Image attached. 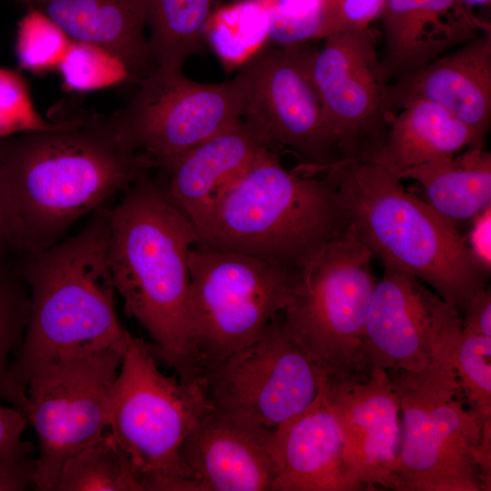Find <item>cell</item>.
I'll return each instance as SVG.
<instances>
[{
    "mask_svg": "<svg viewBox=\"0 0 491 491\" xmlns=\"http://www.w3.org/2000/svg\"><path fill=\"white\" fill-rule=\"evenodd\" d=\"M156 168L121 141L105 115L78 116L0 138V198L8 251L58 242L83 216Z\"/></svg>",
    "mask_w": 491,
    "mask_h": 491,
    "instance_id": "cell-1",
    "label": "cell"
},
{
    "mask_svg": "<svg viewBox=\"0 0 491 491\" xmlns=\"http://www.w3.org/2000/svg\"><path fill=\"white\" fill-rule=\"evenodd\" d=\"M110 211L99 208L75 235L18 266L29 291L28 319L2 399L18 408L41 367L110 346L124 348L128 331L115 308L109 263Z\"/></svg>",
    "mask_w": 491,
    "mask_h": 491,
    "instance_id": "cell-2",
    "label": "cell"
},
{
    "mask_svg": "<svg viewBox=\"0 0 491 491\" xmlns=\"http://www.w3.org/2000/svg\"><path fill=\"white\" fill-rule=\"evenodd\" d=\"M200 242L162 179L143 176L110 211L108 263L115 286L166 364L185 385L200 370L188 335L189 253Z\"/></svg>",
    "mask_w": 491,
    "mask_h": 491,
    "instance_id": "cell-3",
    "label": "cell"
},
{
    "mask_svg": "<svg viewBox=\"0 0 491 491\" xmlns=\"http://www.w3.org/2000/svg\"><path fill=\"white\" fill-rule=\"evenodd\" d=\"M356 236L379 257L428 284L459 312L489 273L455 223L406 191L388 169L346 159L326 170Z\"/></svg>",
    "mask_w": 491,
    "mask_h": 491,
    "instance_id": "cell-4",
    "label": "cell"
},
{
    "mask_svg": "<svg viewBox=\"0 0 491 491\" xmlns=\"http://www.w3.org/2000/svg\"><path fill=\"white\" fill-rule=\"evenodd\" d=\"M200 242L300 269L347 221L332 181L266 150L193 222Z\"/></svg>",
    "mask_w": 491,
    "mask_h": 491,
    "instance_id": "cell-5",
    "label": "cell"
},
{
    "mask_svg": "<svg viewBox=\"0 0 491 491\" xmlns=\"http://www.w3.org/2000/svg\"><path fill=\"white\" fill-rule=\"evenodd\" d=\"M150 347L128 333L111 392L109 432L127 455L143 491H198L180 448L211 407L199 385L162 373Z\"/></svg>",
    "mask_w": 491,
    "mask_h": 491,
    "instance_id": "cell-6",
    "label": "cell"
},
{
    "mask_svg": "<svg viewBox=\"0 0 491 491\" xmlns=\"http://www.w3.org/2000/svg\"><path fill=\"white\" fill-rule=\"evenodd\" d=\"M373 257L347 225L298 269L283 317L326 382L361 376L371 368L364 335L376 283Z\"/></svg>",
    "mask_w": 491,
    "mask_h": 491,
    "instance_id": "cell-7",
    "label": "cell"
},
{
    "mask_svg": "<svg viewBox=\"0 0 491 491\" xmlns=\"http://www.w3.org/2000/svg\"><path fill=\"white\" fill-rule=\"evenodd\" d=\"M456 331L425 371L386 370L400 401L404 491H483L475 453L486 422L464 406L449 357Z\"/></svg>",
    "mask_w": 491,
    "mask_h": 491,
    "instance_id": "cell-8",
    "label": "cell"
},
{
    "mask_svg": "<svg viewBox=\"0 0 491 491\" xmlns=\"http://www.w3.org/2000/svg\"><path fill=\"white\" fill-rule=\"evenodd\" d=\"M188 265V335L199 370L259 337L288 306L298 273L202 242Z\"/></svg>",
    "mask_w": 491,
    "mask_h": 491,
    "instance_id": "cell-9",
    "label": "cell"
},
{
    "mask_svg": "<svg viewBox=\"0 0 491 491\" xmlns=\"http://www.w3.org/2000/svg\"><path fill=\"white\" fill-rule=\"evenodd\" d=\"M124 350L110 346L60 359L29 379L18 410L38 441L34 490L55 491L65 463L108 429Z\"/></svg>",
    "mask_w": 491,
    "mask_h": 491,
    "instance_id": "cell-10",
    "label": "cell"
},
{
    "mask_svg": "<svg viewBox=\"0 0 491 491\" xmlns=\"http://www.w3.org/2000/svg\"><path fill=\"white\" fill-rule=\"evenodd\" d=\"M325 380L281 313L256 340L203 367L198 385L212 410L275 429L306 409Z\"/></svg>",
    "mask_w": 491,
    "mask_h": 491,
    "instance_id": "cell-11",
    "label": "cell"
},
{
    "mask_svg": "<svg viewBox=\"0 0 491 491\" xmlns=\"http://www.w3.org/2000/svg\"><path fill=\"white\" fill-rule=\"evenodd\" d=\"M129 104L106 115L121 141L157 168L242 119L245 83L239 73L219 84L187 78L181 69L155 67Z\"/></svg>",
    "mask_w": 491,
    "mask_h": 491,
    "instance_id": "cell-12",
    "label": "cell"
},
{
    "mask_svg": "<svg viewBox=\"0 0 491 491\" xmlns=\"http://www.w3.org/2000/svg\"><path fill=\"white\" fill-rule=\"evenodd\" d=\"M315 49L304 44L271 47L240 70L245 83L242 120L268 149H288L306 175L339 162L323 118L313 73Z\"/></svg>",
    "mask_w": 491,
    "mask_h": 491,
    "instance_id": "cell-13",
    "label": "cell"
},
{
    "mask_svg": "<svg viewBox=\"0 0 491 491\" xmlns=\"http://www.w3.org/2000/svg\"><path fill=\"white\" fill-rule=\"evenodd\" d=\"M312 58L330 143L339 161L358 159L383 135L386 81L370 27L326 36Z\"/></svg>",
    "mask_w": 491,
    "mask_h": 491,
    "instance_id": "cell-14",
    "label": "cell"
},
{
    "mask_svg": "<svg viewBox=\"0 0 491 491\" xmlns=\"http://www.w3.org/2000/svg\"><path fill=\"white\" fill-rule=\"evenodd\" d=\"M376 283L364 345L371 366L419 373L462 323L459 310L420 280L390 263Z\"/></svg>",
    "mask_w": 491,
    "mask_h": 491,
    "instance_id": "cell-15",
    "label": "cell"
},
{
    "mask_svg": "<svg viewBox=\"0 0 491 491\" xmlns=\"http://www.w3.org/2000/svg\"><path fill=\"white\" fill-rule=\"evenodd\" d=\"M346 463L364 490L404 491L397 476L402 435L398 392L386 369L326 381Z\"/></svg>",
    "mask_w": 491,
    "mask_h": 491,
    "instance_id": "cell-16",
    "label": "cell"
},
{
    "mask_svg": "<svg viewBox=\"0 0 491 491\" xmlns=\"http://www.w3.org/2000/svg\"><path fill=\"white\" fill-rule=\"evenodd\" d=\"M273 431L210 409L185 438L180 456L198 491H273Z\"/></svg>",
    "mask_w": 491,
    "mask_h": 491,
    "instance_id": "cell-17",
    "label": "cell"
},
{
    "mask_svg": "<svg viewBox=\"0 0 491 491\" xmlns=\"http://www.w3.org/2000/svg\"><path fill=\"white\" fill-rule=\"evenodd\" d=\"M414 100L446 110L471 131L476 145L484 147L491 123V30L388 84L391 114Z\"/></svg>",
    "mask_w": 491,
    "mask_h": 491,
    "instance_id": "cell-18",
    "label": "cell"
},
{
    "mask_svg": "<svg viewBox=\"0 0 491 491\" xmlns=\"http://www.w3.org/2000/svg\"><path fill=\"white\" fill-rule=\"evenodd\" d=\"M326 381L306 409L273 431V491L364 490L345 458L341 431L326 400Z\"/></svg>",
    "mask_w": 491,
    "mask_h": 491,
    "instance_id": "cell-19",
    "label": "cell"
},
{
    "mask_svg": "<svg viewBox=\"0 0 491 491\" xmlns=\"http://www.w3.org/2000/svg\"><path fill=\"white\" fill-rule=\"evenodd\" d=\"M377 19L384 41L379 59L387 82L491 30L460 0H383Z\"/></svg>",
    "mask_w": 491,
    "mask_h": 491,
    "instance_id": "cell-20",
    "label": "cell"
},
{
    "mask_svg": "<svg viewBox=\"0 0 491 491\" xmlns=\"http://www.w3.org/2000/svg\"><path fill=\"white\" fill-rule=\"evenodd\" d=\"M266 150L241 119L159 168L168 195L194 222Z\"/></svg>",
    "mask_w": 491,
    "mask_h": 491,
    "instance_id": "cell-21",
    "label": "cell"
},
{
    "mask_svg": "<svg viewBox=\"0 0 491 491\" xmlns=\"http://www.w3.org/2000/svg\"><path fill=\"white\" fill-rule=\"evenodd\" d=\"M75 42L99 47L139 83L156 65L145 36V0H46L36 8Z\"/></svg>",
    "mask_w": 491,
    "mask_h": 491,
    "instance_id": "cell-22",
    "label": "cell"
},
{
    "mask_svg": "<svg viewBox=\"0 0 491 491\" xmlns=\"http://www.w3.org/2000/svg\"><path fill=\"white\" fill-rule=\"evenodd\" d=\"M477 146L471 131L439 105L414 100L390 115L381 138L358 160L397 175L405 170L452 157Z\"/></svg>",
    "mask_w": 491,
    "mask_h": 491,
    "instance_id": "cell-23",
    "label": "cell"
},
{
    "mask_svg": "<svg viewBox=\"0 0 491 491\" xmlns=\"http://www.w3.org/2000/svg\"><path fill=\"white\" fill-rule=\"evenodd\" d=\"M423 187L427 203L452 221L472 220L491 207V154L469 146L459 154L403 171Z\"/></svg>",
    "mask_w": 491,
    "mask_h": 491,
    "instance_id": "cell-24",
    "label": "cell"
},
{
    "mask_svg": "<svg viewBox=\"0 0 491 491\" xmlns=\"http://www.w3.org/2000/svg\"><path fill=\"white\" fill-rule=\"evenodd\" d=\"M223 0H145L150 50L157 67L181 69L197 53L206 25Z\"/></svg>",
    "mask_w": 491,
    "mask_h": 491,
    "instance_id": "cell-25",
    "label": "cell"
},
{
    "mask_svg": "<svg viewBox=\"0 0 491 491\" xmlns=\"http://www.w3.org/2000/svg\"><path fill=\"white\" fill-rule=\"evenodd\" d=\"M55 491H143L131 462L105 431L64 466Z\"/></svg>",
    "mask_w": 491,
    "mask_h": 491,
    "instance_id": "cell-26",
    "label": "cell"
},
{
    "mask_svg": "<svg viewBox=\"0 0 491 491\" xmlns=\"http://www.w3.org/2000/svg\"><path fill=\"white\" fill-rule=\"evenodd\" d=\"M269 20L255 0H235L219 5L205 31L213 48L225 64L233 65L251 60L268 39Z\"/></svg>",
    "mask_w": 491,
    "mask_h": 491,
    "instance_id": "cell-27",
    "label": "cell"
},
{
    "mask_svg": "<svg viewBox=\"0 0 491 491\" xmlns=\"http://www.w3.org/2000/svg\"><path fill=\"white\" fill-rule=\"evenodd\" d=\"M449 357L468 408L482 421L491 418V337L462 326L450 344Z\"/></svg>",
    "mask_w": 491,
    "mask_h": 491,
    "instance_id": "cell-28",
    "label": "cell"
},
{
    "mask_svg": "<svg viewBox=\"0 0 491 491\" xmlns=\"http://www.w3.org/2000/svg\"><path fill=\"white\" fill-rule=\"evenodd\" d=\"M0 246V398L11 366L25 331L29 313V291L18 268Z\"/></svg>",
    "mask_w": 491,
    "mask_h": 491,
    "instance_id": "cell-29",
    "label": "cell"
},
{
    "mask_svg": "<svg viewBox=\"0 0 491 491\" xmlns=\"http://www.w3.org/2000/svg\"><path fill=\"white\" fill-rule=\"evenodd\" d=\"M66 39L46 15L29 8L18 25L15 49L19 64L33 71L58 66L69 46Z\"/></svg>",
    "mask_w": 491,
    "mask_h": 491,
    "instance_id": "cell-30",
    "label": "cell"
},
{
    "mask_svg": "<svg viewBox=\"0 0 491 491\" xmlns=\"http://www.w3.org/2000/svg\"><path fill=\"white\" fill-rule=\"evenodd\" d=\"M58 68L65 83L77 91L93 90L129 79L116 58L99 47L80 42L69 44Z\"/></svg>",
    "mask_w": 491,
    "mask_h": 491,
    "instance_id": "cell-31",
    "label": "cell"
},
{
    "mask_svg": "<svg viewBox=\"0 0 491 491\" xmlns=\"http://www.w3.org/2000/svg\"><path fill=\"white\" fill-rule=\"evenodd\" d=\"M266 12L268 39L277 46L304 44L316 39L324 0H255Z\"/></svg>",
    "mask_w": 491,
    "mask_h": 491,
    "instance_id": "cell-32",
    "label": "cell"
},
{
    "mask_svg": "<svg viewBox=\"0 0 491 491\" xmlns=\"http://www.w3.org/2000/svg\"><path fill=\"white\" fill-rule=\"evenodd\" d=\"M50 125L35 111L23 77L0 68V138Z\"/></svg>",
    "mask_w": 491,
    "mask_h": 491,
    "instance_id": "cell-33",
    "label": "cell"
},
{
    "mask_svg": "<svg viewBox=\"0 0 491 491\" xmlns=\"http://www.w3.org/2000/svg\"><path fill=\"white\" fill-rule=\"evenodd\" d=\"M383 0H324L316 39L343 31L366 29L377 19Z\"/></svg>",
    "mask_w": 491,
    "mask_h": 491,
    "instance_id": "cell-34",
    "label": "cell"
},
{
    "mask_svg": "<svg viewBox=\"0 0 491 491\" xmlns=\"http://www.w3.org/2000/svg\"><path fill=\"white\" fill-rule=\"evenodd\" d=\"M32 446L0 458V491L35 488V458Z\"/></svg>",
    "mask_w": 491,
    "mask_h": 491,
    "instance_id": "cell-35",
    "label": "cell"
},
{
    "mask_svg": "<svg viewBox=\"0 0 491 491\" xmlns=\"http://www.w3.org/2000/svg\"><path fill=\"white\" fill-rule=\"evenodd\" d=\"M462 311V327L477 336L491 337V291L484 287L476 292Z\"/></svg>",
    "mask_w": 491,
    "mask_h": 491,
    "instance_id": "cell-36",
    "label": "cell"
},
{
    "mask_svg": "<svg viewBox=\"0 0 491 491\" xmlns=\"http://www.w3.org/2000/svg\"><path fill=\"white\" fill-rule=\"evenodd\" d=\"M27 426L25 417L17 408L0 405V458L30 445L22 440Z\"/></svg>",
    "mask_w": 491,
    "mask_h": 491,
    "instance_id": "cell-37",
    "label": "cell"
},
{
    "mask_svg": "<svg viewBox=\"0 0 491 491\" xmlns=\"http://www.w3.org/2000/svg\"><path fill=\"white\" fill-rule=\"evenodd\" d=\"M466 238L468 246L482 266L490 272L491 267V207L476 216Z\"/></svg>",
    "mask_w": 491,
    "mask_h": 491,
    "instance_id": "cell-38",
    "label": "cell"
},
{
    "mask_svg": "<svg viewBox=\"0 0 491 491\" xmlns=\"http://www.w3.org/2000/svg\"><path fill=\"white\" fill-rule=\"evenodd\" d=\"M475 461L480 472L483 491L491 490V418L483 426L480 442L475 453Z\"/></svg>",
    "mask_w": 491,
    "mask_h": 491,
    "instance_id": "cell-39",
    "label": "cell"
},
{
    "mask_svg": "<svg viewBox=\"0 0 491 491\" xmlns=\"http://www.w3.org/2000/svg\"><path fill=\"white\" fill-rule=\"evenodd\" d=\"M8 240L7 227L5 222V212L0 198V246L6 248Z\"/></svg>",
    "mask_w": 491,
    "mask_h": 491,
    "instance_id": "cell-40",
    "label": "cell"
},
{
    "mask_svg": "<svg viewBox=\"0 0 491 491\" xmlns=\"http://www.w3.org/2000/svg\"><path fill=\"white\" fill-rule=\"evenodd\" d=\"M460 1L469 10L473 11V9L476 6H483V5H489L491 0H460Z\"/></svg>",
    "mask_w": 491,
    "mask_h": 491,
    "instance_id": "cell-41",
    "label": "cell"
},
{
    "mask_svg": "<svg viewBox=\"0 0 491 491\" xmlns=\"http://www.w3.org/2000/svg\"><path fill=\"white\" fill-rule=\"evenodd\" d=\"M25 4L29 8L36 9L46 0H17Z\"/></svg>",
    "mask_w": 491,
    "mask_h": 491,
    "instance_id": "cell-42",
    "label": "cell"
}]
</instances>
